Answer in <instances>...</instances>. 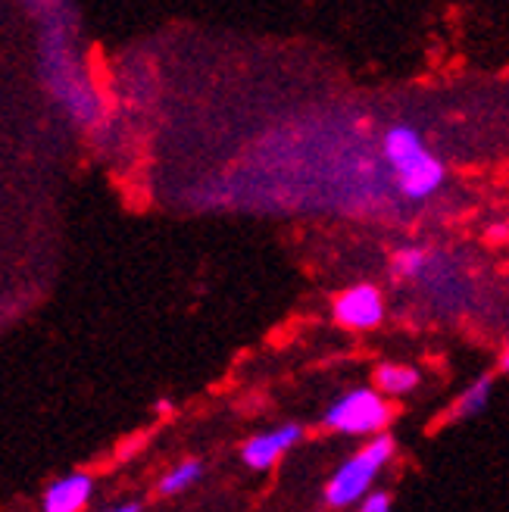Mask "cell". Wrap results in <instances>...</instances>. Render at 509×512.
I'll list each match as a JSON object with an SVG mask.
<instances>
[{
	"instance_id": "cell-11",
	"label": "cell",
	"mask_w": 509,
	"mask_h": 512,
	"mask_svg": "<svg viewBox=\"0 0 509 512\" xmlns=\"http://www.w3.org/2000/svg\"><path fill=\"white\" fill-rule=\"evenodd\" d=\"M428 266V253L422 247H403L394 256V275L397 278H419Z\"/></svg>"
},
{
	"instance_id": "cell-13",
	"label": "cell",
	"mask_w": 509,
	"mask_h": 512,
	"mask_svg": "<svg viewBox=\"0 0 509 512\" xmlns=\"http://www.w3.org/2000/svg\"><path fill=\"white\" fill-rule=\"evenodd\" d=\"M491 238H494V241H506V222H503V225H494V228H491Z\"/></svg>"
},
{
	"instance_id": "cell-5",
	"label": "cell",
	"mask_w": 509,
	"mask_h": 512,
	"mask_svg": "<svg viewBox=\"0 0 509 512\" xmlns=\"http://www.w3.org/2000/svg\"><path fill=\"white\" fill-rule=\"evenodd\" d=\"M381 150H385V160H388L394 178L403 175L406 169H413L422 157H428V153H431L425 147L422 135H419V128H413V125H391Z\"/></svg>"
},
{
	"instance_id": "cell-1",
	"label": "cell",
	"mask_w": 509,
	"mask_h": 512,
	"mask_svg": "<svg viewBox=\"0 0 509 512\" xmlns=\"http://www.w3.org/2000/svg\"><path fill=\"white\" fill-rule=\"evenodd\" d=\"M391 456H394V438L378 434L375 441H369L360 453L350 456L347 463L332 475V481H328V488H325L328 506L344 509L356 500H363L372 488L375 475L385 469V463Z\"/></svg>"
},
{
	"instance_id": "cell-6",
	"label": "cell",
	"mask_w": 509,
	"mask_h": 512,
	"mask_svg": "<svg viewBox=\"0 0 509 512\" xmlns=\"http://www.w3.org/2000/svg\"><path fill=\"white\" fill-rule=\"evenodd\" d=\"M94 494V481L82 472L57 478L44 491V512H82Z\"/></svg>"
},
{
	"instance_id": "cell-12",
	"label": "cell",
	"mask_w": 509,
	"mask_h": 512,
	"mask_svg": "<svg viewBox=\"0 0 509 512\" xmlns=\"http://www.w3.org/2000/svg\"><path fill=\"white\" fill-rule=\"evenodd\" d=\"M356 512H391V497L388 494H369L366 500H363V506L356 509Z\"/></svg>"
},
{
	"instance_id": "cell-4",
	"label": "cell",
	"mask_w": 509,
	"mask_h": 512,
	"mask_svg": "<svg viewBox=\"0 0 509 512\" xmlns=\"http://www.w3.org/2000/svg\"><path fill=\"white\" fill-rule=\"evenodd\" d=\"M303 438V428L300 425H282V428H272L266 434H257L241 447V459L250 469H272L278 459H282L297 441Z\"/></svg>"
},
{
	"instance_id": "cell-8",
	"label": "cell",
	"mask_w": 509,
	"mask_h": 512,
	"mask_svg": "<svg viewBox=\"0 0 509 512\" xmlns=\"http://www.w3.org/2000/svg\"><path fill=\"white\" fill-rule=\"evenodd\" d=\"M491 394H494V378L491 375H481L478 381H472L469 388L463 391V397L453 403L450 409V419H472L478 413H485L488 403H491Z\"/></svg>"
},
{
	"instance_id": "cell-9",
	"label": "cell",
	"mask_w": 509,
	"mask_h": 512,
	"mask_svg": "<svg viewBox=\"0 0 509 512\" xmlns=\"http://www.w3.org/2000/svg\"><path fill=\"white\" fill-rule=\"evenodd\" d=\"M375 384H378V394H410L419 384V372L413 366L385 363L375 369Z\"/></svg>"
},
{
	"instance_id": "cell-7",
	"label": "cell",
	"mask_w": 509,
	"mask_h": 512,
	"mask_svg": "<svg viewBox=\"0 0 509 512\" xmlns=\"http://www.w3.org/2000/svg\"><path fill=\"white\" fill-rule=\"evenodd\" d=\"M441 185H444V163L435 157V153H428V157H422L413 169H406L403 175H397L400 194L410 197V200H425V197L435 194Z\"/></svg>"
},
{
	"instance_id": "cell-15",
	"label": "cell",
	"mask_w": 509,
	"mask_h": 512,
	"mask_svg": "<svg viewBox=\"0 0 509 512\" xmlns=\"http://www.w3.org/2000/svg\"><path fill=\"white\" fill-rule=\"evenodd\" d=\"M157 413H163V416H166V413H172V400H166V397H163V400H157Z\"/></svg>"
},
{
	"instance_id": "cell-2",
	"label": "cell",
	"mask_w": 509,
	"mask_h": 512,
	"mask_svg": "<svg viewBox=\"0 0 509 512\" xmlns=\"http://www.w3.org/2000/svg\"><path fill=\"white\" fill-rule=\"evenodd\" d=\"M388 422H391L388 400L369 388L344 394L325 413V425L341 434H378Z\"/></svg>"
},
{
	"instance_id": "cell-10",
	"label": "cell",
	"mask_w": 509,
	"mask_h": 512,
	"mask_svg": "<svg viewBox=\"0 0 509 512\" xmlns=\"http://www.w3.org/2000/svg\"><path fill=\"white\" fill-rule=\"evenodd\" d=\"M200 475H203V466L197 463V459H188V463H178V466L160 481V494H163V497L182 494V491L191 488V484H197Z\"/></svg>"
},
{
	"instance_id": "cell-14",
	"label": "cell",
	"mask_w": 509,
	"mask_h": 512,
	"mask_svg": "<svg viewBox=\"0 0 509 512\" xmlns=\"http://www.w3.org/2000/svg\"><path fill=\"white\" fill-rule=\"evenodd\" d=\"M107 512H141V506H138V503H122V506H116V509H107Z\"/></svg>"
},
{
	"instance_id": "cell-3",
	"label": "cell",
	"mask_w": 509,
	"mask_h": 512,
	"mask_svg": "<svg viewBox=\"0 0 509 512\" xmlns=\"http://www.w3.org/2000/svg\"><path fill=\"white\" fill-rule=\"evenodd\" d=\"M335 319L344 328L369 331L385 319V300L375 285H356L335 300Z\"/></svg>"
}]
</instances>
